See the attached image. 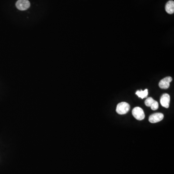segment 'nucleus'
Instances as JSON below:
<instances>
[{"mask_svg":"<svg viewBox=\"0 0 174 174\" xmlns=\"http://www.w3.org/2000/svg\"><path fill=\"white\" fill-rule=\"evenodd\" d=\"M170 101V97L169 95L167 94H162L160 99V103L161 105L164 108H168L169 107Z\"/></svg>","mask_w":174,"mask_h":174,"instance_id":"6","label":"nucleus"},{"mask_svg":"<svg viewBox=\"0 0 174 174\" xmlns=\"http://www.w3.org/2000/svg\"><path fill=\"white\" fill-rule=\"evenodd\" d=\"M16 5L20 10H26L30 6V3L28 0H19L16 2Z\"/></svg>","mask_w":174,"mask_h":174,"instance_id":"3","label":"nucleus"},{"mask_svg":"<svg viewBox=\"0 0 174 174\" xmlns=\"http://www.w3.org/2000/svg\"><path fill=\"white\" fill-rule=\"evenodd\" d=\"M154 101V100L153 99V98H151V97H149V98H147V99L145 100V104L146 106L151 107V105L153 104Z\"/></svg>","mask_w":174,"mask_h":174,"instance_id":"9","label":"nucleus"},{"mask_svg":"<svg viewBox=\"0 0 174 174\" xmlns=\"http://www.w3.org/2000/svg\"><path fill=\"white\" fill-rule=\"evenodd\" d=\"M130 109L129 104L126 102H122L119 104L116 108V112L119 115H124L127 113Z\"/></svg>","mask_w":174,"mask_h":174,"instance_id":"1","label":"nucleus"},{"mask_svg":"<svg viewBox=\"0 0 174 174\" xmlns=\"http://www.w3.org/2000/svg\"><path fill=\"white\" fill-rule=\"evenodd\" d=\"M132 114L133 117L138 120H143L145 118L144 111L139 107H136L133 109Z\"/></svg>","mask_w":174,"mask_h":174,"instance_id":"2","label":"nucleus"},{"mask_svg":"<svg viewBox=\"0 0 174 174\" xmlns=\"http://www.w3.org/2000/svg\"><path fill=\"white\" fill-rule=\"evenodd\" d=\"M159 107V105H158V102L154 100L153 104L151 105V109L153 110H156Z\"/></svg>","mask_w":174,"mask_h":174,"instance_id":"10","label":"nucleus"},{"mask_svg":"<svg viewBox=\"0 0 174 174\" xmlns=\"http://www.w3.org/2000/svg\"><path fill=\"white\" fill-rule=\"evenodd\" d=\"M136 94L141 99H144V98L147 97L148 95V90L147 89H146L145 90L143 91H137L136 92Z\"/></svg>","mask_w":174,"mask_h":174,"instance_id":"8","label":"nucleus"},{"mask_svg":"<svg viewBox=\"0 0 174 174\" xmlns=\"http://www.w3.org/2000/svg\"><path fill=\"white\" fill-rule=\"evenodd\" d=\"M172 81V77L167 76L163 78L159 83V87L162 89H168L170 86V83Z\"/></svg>","mask_w":174,"mask_h":174,"instance_id":"5","label":"nucleus"},{"mask_svg":"<svg viewBox=\"0 0 174 174\" xmlns=\"http://www.w3.org/2000/svg\"><path fill=\"white\" fill-rule=\"evenodd\" d=\"M164 115L161 113H156L151 115L149 117L148 120L150 123H154L161 122L164 119Z\"/></svg>","mask_w":174,"mask_h":174,"instance_id":"4","label":"nucleus"},{"mask_svg":"<svg viewBox=\"0 0 174 174\" xmlns=\"http://www.w3.org/2000/svg\"><path fill=\"white\" fill-rule=\"evenodd\" d=\"M165 9L168 14H173L174 13V2L173 1H168L165 5Z\"/></svg>","mask_w":174,"mask_h":174,"instance_id":"7","label":"nucleus"}]
</instances>
